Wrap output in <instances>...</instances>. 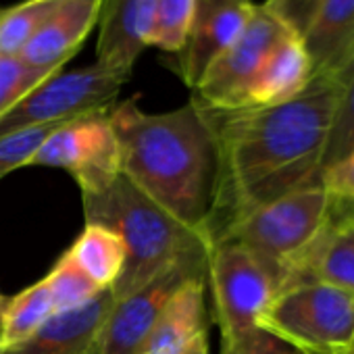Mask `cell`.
Returning <instances> with one entry per match:
<instances>
[{
	"label": "cell",
	"mask_w": 354,
	"mask_h": 354,
	"mask_svg": "<svg viewBox=\"0 0 354 354\" xmlns=\"http://www.w3.org/2000/svg\"><path fill=\"white\" fill-rule=\"evenodd\" d=\"M337 94V77L313 75L300 94L273 106L217 111L201 102L223 167L213 240L259 207L319 182Z\"/></svg>",
	"instance_id": "obj_1"
},
{
	"label": "cell",
	"mask_w": 354,
	"mask_h": 354,
	"mask_svg": "<svg viewBox=\"0 0 354 354\" xmlns=\"http://www.w3.org/2000/svg\"><path fill=\"white\" fill-rule=\"evenodd\" d=\"M109 121L127 180L177 221L213 242L223 167L203 104L190 98L169 113H146L131 98L113 104Z\"/></svg>",
	"instance_id": "obj_2"
},
{
	"label": "cell",
	"mask_w": 354,
	"mask_h": 354,
	"mask_svg": "<svg viewBox=\"0 0 354 354\" xmlns=\"http://www.w3.org/2000/svg\"><path fill=\"white\" fill-rule=\"evenodd\" d=\"M86 223L113 230L127 259L113 286L115 300L136 292L171 265L209 254L211 240L169 215L121 173L102 192L82 194Z\"/></svg>",
	"instance_id": "obj_3"
},
{
	"label": "cell",
	"mask_w": 354,
	"mask_h": 354,
	"mask_svg": "<svg viewBox=\"0 0 354 354\" xmlns=\"http://www.w3.org/2000/svg\"><path fill=\"white\" fill-rule=\"evenodd\" d=\"M337 205L339 198L319 180L259 207L227 225L217 238L234 240L250 250L269 271L279 292L296 261L323 234Z\"/></svg>",
	"instance_id": "obj_4"
},
{
	"label": "cell",
	"mask_w": 354,
	"mask_h": 354,
	"mask_svg": "<svg viewBox=\"0 0 354 354\" xmlns=\"http://www.w3.org/2000/svg\"><path fill=\"white\" fill-rule=\"evenodd\" d=\"M259 329L302 354H352L354 294L319 279L292 281L275 294Z\"/></svg>",
	"instance_id": "obj_5"
},
{
	"label": "cell",
	"mask_w": 354,
	"mask_h": 354,
	"mask_svg": "<svg viewBox=\"0 0 354 354\" xmlns=\"http://www.w3.org/2000/svg\"><path fill=\"white\" fill-rule=\"evenodd\" d=\"M207 283L213 292L221 339H234L257 329L277 294V286L261 261L227 238L211 242Z\"/></svg>",
	"instance_id": "obj_6"
},
{
	"label": "cell",
	"mask_w": 354,
	"mask_h": 354,
	"mask_svg": "<svg viewBox=\"0 0 354 354\" xmlns=\"http://www.w3.org/2000/svg\"><path fill=\"white\" fill-rule=\"evenodd\" d=\"M127 80L98 63L67 73L59 71L34 88L5 117H0V136L32 125L65 123L86 115L106 113Z\"/></svg>",
	"instance_id": "obj_7"
},
{
	"label": "cell",
	"mask_w": 354,
	"mask_h": 354,
	"mask_svg": "<svg viewBox=\"0 0 354 354\" xmlns=\"http://www.w3.org/2000/svg\"><path fill=\"white\" fill-rule=\"evenodd\" d=\"M28 167H53L71 173L82 194L106 190L123 173L109 111L63 123L44 140Z\"/></svg>",
	"instance_id": "obj_8"
},
{
	"label": "cell",
	"mask_w": 354,
	"mask_h": 354,
	"mask_svg": "<svg viewBox=\"0 0 354 354\" xmlns=\"http://www.w3.org/2000/svg\"><path fill=\"white\" fill-rule=\"evenodd\" d=\"M290 34L263 5L254 9L238 40L227 46L205 71L192 96L209 109L236 111L246 104V94L275 44Z\"/></svg>",
	"instance_id": "obj_9"
},
{
	"label": "cell",
	"mask_w": 354,
	"mask_h": 354,
	"mask_svg": "<svg viewBox=\"0 0 354 354\" xmlns=\"http://www.w3.org/2000/svg\"><path fill=\"white\" fill-rule=\"evenodd\" d=\"M209 254L165 269L136 292L113 302L98 337V354H140L171 296L186 281L207 275Z\"/></svg>",
	"instance_id": "obj_10"
},
{
	"label": "cell",
	"mask_w": 354,
	"mask_h": 354,
	"mask_svg": "<svg viewBox=\"0 0 354 354\" xmlns=\"http://www.w3.org/2000/svg\"><path fill=\"white\" fill-rule=\"evenodd\" d=\"M252 0H194V15L184 48L173 57V69L194 90L209 65L232 46L248 26Z\"/></svg>",
	"instance_id": "obj_11"
},
{
	"label": "cell",
	"mask_w": 354,
	"mask_h": 354,
	"mask_svg": "<svg viewBox=\"0 0 354 354\" xmlns=\"http://www.w3.org/2000/svg\"><path fill=\"white\" fill-rule=\"evenodd\" d=\"M156 0H102L96 63L131 77L140 55L150 46Z\"/></svg>",
	"instance_id": "obj_12"
},
{
	"label": "cell",
	"mask_w": 354,
	"mask_h": 354,
	"mask_svg": "<svg viewBox=\"0 0 354 354\" xmlns=\"http://www.w3.org/2000/svg\"><path fill=\"white\" fill-rule=\"evenodd\" d=\"M100 5L102 0H61L17 59L28 67L59 73L98 26Z\"/></svg>",
	"instance_id": "obj_13"
},
{
	"label": "cell",
	"mask_w": 354,
	"mask_h": 354,
	"mask_svg": "<svg viewBox=\"0 0 354 354\" xmlns=\"http://www.w3.org/2000/svg\"><path fill=\"white\" fill-rule=\"evenodd\" d=\"M113 302V288L100 290L90 302L53 315L34 335L0 354H92L98 350L100 329Z\"/></svg>",
	"instance_id": "obj_14"
},
{
	"label": "cell",
	"mask_w": 354,
	"mask_h": 354,
	"mask_svg": "<svg viewBox=\"0 0 354 354\" xmlns=\"http://www.w3.org/2000/svg\"><path fill=\"white\" fill-rule=\"evenodd\" d=\"M207 288V275H203L177 290L162 308L140 354H209Z\"/></svg>",
	"instance_id": "obj_15"
},
{
	"label": "cell",
	"mask_w": 354,
	"mask_h": 354,
	"mask_svg": "<svg viewBox=\"0 0 354 354\" xmlns=\"http://www.w3.org/2000/svg\"><path fill=\"white\" fill-rule=\"evenodd\" d=\"M352 205H339L323 234L296 261L283 286L300 279H319L354 294V217Z\"/></svg>",
	"instance_id": "obj_16"
},
{
	"label": "cell",
	"mask_w": 354,
	"mask_h": 354,
	"mask_svg": "<svg viewBox=\"0 0 354 354\" xmlns=\"http://www.w3.org/2000/svg\"><path fill=\"white\" fill-rule=\"evenodd\" d=\"M302 44L313 75H339L354 61V0H325Z\"/></svg>",
	"instance_id": "obj_17"
},
{
	"label": "cell",
	"mask_w": 354,
	"mask_h": 354,
	"mask_svg": "<svg viewBox=\"0 0 354 354\" xmlns=\"http://www.w3.org/2000/svg\"><path fill=\"white\" fill-rule=\"evenodd\" d=\"M310 80L313 65L306 55V48L302 40L290 32L275 44V48L265 59L263 67L259 69L257 77L248 88L246 104L242 109L273 106L286 102L300 94Z\"/></svg>",
	"instance_id": "obj_18"
},
{
	"label": "cell",
	"mask_w": 354,
	"mask_h": 354,
	"mask_svg": "<svg viewBox=\"0 0 354 354\" xmlns=\"http://www.w3.org/2000/svg\"><path fill=\"white\" fill-rule=\"evenodd\" d=\"M67 254L98 290H106L117 283L127 259L123 240L113 230L96 223H86Z\"/></svg>",
	"instance_id": "obj_19"
},
{
	"label": "cell",
	"mask_w": 354,
	"mask_h": 354,
	"mask_svg": "<svg viewBox=\"0 0 354 354\" xmlns=\"http://www.w3.org/2000/svg\"><path fill=\"white\" fill-rule=\"evenodd\" d=\"M53 315H57V310L48 283L46 279H40L17 296L9 298L3 317V329H0V348L5 350L28 339Z\"/></svg>",
	"instance_id": "obj_20"
},
{
	"label": "cell",
	"mask_w": 354,
	"mask_h": 354,
	"mask_svg": "<svg viewBox=\"0 0 354 354\" xmlns=\"http://www.w3.org/2000/svg\"><path fill=\"white\" fill-rule=\"evenodd\" d=\"M59 3L61 0H24L15 7L0 9V57H19Z\"/></svg>",
	"instance_id": "obj_21"
},
{
	"label": "cell",
	"mask_w": 354,
	"mask_h": 354,
	"mask_svg": "<svg viewBox=\"0 0 354 354\" xmlns=\"http://www.w3.org/2000/svg\"><path fill=\"white\" fill-rule=\"evenodd\" d=\"M335 77L339 80V94L323 152L321 171L339 162L354 150V61Z\"/></svg>",
	"instance_id": "obj_22"
},
{
	"label": "cell",
	"mask_w": 354,
	"mask_h": 354,
	"mask_svg": "<svg viewBox=\"0 0 354 354\" xmlns=\"http://www.w3.org/2000/svg\"><path fill=\"white\" fill-rule=\"evenodd\" d=\"M194 15V0H156L150 46L177 55L188 38Z\"/></svg>",
	"instance_id": "obj_23"
},
{
	"label": "cell",
	"mask_w": 354,
	"mask_h": 354,
	"mask_svg": "<svg viewBox=\"0 0 354 354\" xmlns=\"http://www.w3.org/2000/svg\"><path fill=\"white\" fill-rule=\"evenodd\" d=\"M55 302V310L57 313H65V310H73L86 302H90L100 290L80 271V267L71 261V257L65 252L55 267L50 269V273L44 277Z\"/></svg>",
	"instance_id": "obj_24"
},
{
	"label": "cell",
	"mask_w": 354,
	"mask_h": 354,
	"mask_svg": "<svg viewBox=\"0 0 354 354\" xmlns=\"http://www.w3.org/2000/svg\"><path fill=\"white\" fill-rule=\"evenodd\" d=\"M67 123V121H65ZM63 123H44L15 129L0 136V180L15 169L28 167L32 156L40 150L44 140Z\"/></svg>",
	"instance_id": "obj_25"
},
{
	"label": "cell",
	"mask_w": 354,
	"mask_h": 354,
	"mask_svg": "<svg viewBox=\"0 0 354 354\" xmlns=\"http://www.w3.org/2000/svg\"><path fill=\"white\" fill-rule=\"evenodd\" d=\"M55 73L28 67L17 57H0V117Z\"/></svg>",
	"instance_id": "obj_26"
},
{
	"label": "cell",
	"mask_w": 354,
	"mask_h": 354,
	"mask_svg": "<svg viewBox=\"0 0 354 354\" xmlns=\"http://www.w3.org/2000/svg\"><path fill=\"white\" fill-rule=\"evenodd\" d=\"M323 3L325 0H267L263 7L302 40Z\"/></svg>",
	"instance_id": "obj_27"
},
{
	"label": "cell",
	"mask_w": 354,
	"mask_h": 354,
	"mask_svg": "<svg viewBox=\"0 0 354 354\" xmlns=\"http://www.w3.org/2000/svg\"><path fill=\"white\" fill-rule=\"evenodd\" d=\"M221 354H302L263 329H252L234 339H221Z\"/></svg>",
	"instance_id": "obj_28"
},
{
	"label": "cell",
	"mask_w": 354,
	"mask_h": 354,
	"mask_svg": "<svg viewBox=\"0 0 354 354\" xmlns=\"http://www.w3.org/2000/svg\"><path fill=\"white\" fill-rule=\"evenodd\" d=\"M319 180L333 196L354 203V150L339 162L321 171Z\"/></svg>",
	"instance_id": "obj_29"
},
{
	"label": "cell",
	"mask_w": 354,
	"mask_h": 354,
	"mask_svg": "<svg viewBox=\"0 0 354 354\" xmlns=\"http://www.w3.org/2000/svg\"><path fill=\"white\" fill-rule=\"evenodd\" d=\"M7 302L9 298L0 294V329H3V317H5V308H7Z\"/></svg>",
	"instance_id": "obj_30"
},
{
	"label": "cell",
	"mask_w": 354,
	"mask_h": 354,
	"mask_svg": "<svg viewBox=\"0 0 354 354\" xmlns=\"http://www.w3.org/2000/svg\"><path fill=\"white\" fill-rule=\"evenodd\" d=\"M352 217H354V205H352Z\"/></svg>",
	"instance_id": "obj_31"
},
{
	"label": "cell",
	"mask_w": 354,
	"mask_h": 354,
	"mask_svg": "<svg viewBox=\"0 0 354 354\" xmlns=\"http://www.w3.org/2000/svg\"><path fill=\"white\" fill-rule=\"evenodd\" d=\"M92 354H98V350H96V352H92Z\"/></svg>",
	"instance_id": "obj_32"
},
{
	"label": "cell",
	"mask_w": 354,
	"mask_h": 354,
	"mask_svg": "<svg viewBox=\"0 0 354 354\" xmlns=\"http://www.w3.org/2000/svg\"><path fill=\"white\" fill-rule=\"evenodd\" d=\"M0 352H3V348H0Z\"/></svg>",
	"instance_id": "obj_33"
},
{
	"label": "cell",
	"mask_w": 354,
	"mask_h": 354,
	"mask_svg": "<svg viewBox=\"0 0 354 354\" xmlns=\"http://www.w3.org/2000/svg\"><path fill=\"white\" fill-rule=\"evenodd\" d=\"M352 354H354V352H352Z\"/></svg>",
	"instance_id": "obj_34"
}]
</instances>
